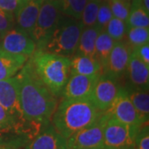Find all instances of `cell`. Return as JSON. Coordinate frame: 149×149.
<instances>
[{
    "mask_svg": "<svg viewBox=\"0 0 149 149\" xmlns=\"http://www.w3.org/2000/svg\"><path fill=\"white\" fill-rule=\"evenodd\" d=\"M16 76L25 120L38 123L49 122L58 104L57 97L38 76L31 59L27 60Z\"/></svg>",
    "mask_w": 149,
    "mask_h": 149,
    "instance_id": "cell-1",
    "label": "cell"
},
{
    "mask_svg": "<svg viewBox=\"0 0 149 149\" xmlns=\"http://www.w3.org/2000/svg\"><path fill=\"white\" fill-rule=\"evenodd\" d=\"M103 113L90 99H62L56 108L52 121L56 130L67 139L95 122Z\"/></svg>",
    "mask_w": 149,
    "mask_h": 149,
    "instance_id": "cell-2",
    "label": "cell"
},
{
    "mask_svg": "<svg viewBox=\"0 0 149 149\" xmlns=\"http://www.w3.org/2000/svg\"><path fill=\"white\" fill-rule=\"evenodd\" d=\"M38 76L56 97L61 93L70 74V58L36 50L30 57Z\"/></svg>",
    "mask_w": 149,
    "mask_h": 149,
    "instance_id": "cell-3",
    "label": "cell"
},
{
    "mask_svg": "<svg viewBox=\"0 0 149 149\" xmlns=\"http://www.w3.org/2000/svg\"><path fill=\"white\" fill-rule=\"evenodd\" d=\"M82 29L83 26L80 20L63 14L42 51L69 58L72 57Z\"/></svg>",
    "mask_w": 149,
    "mask_h": 149,
    "instance_id": "cell-4",
    "label": "cell"
},
{
    "mask_svg": "<svg viewBox=\"0 0 149 149\" xmlns=\"http://www.w3.org/2000/svg\"><path fill=\"white\" fill-rule=\"evenodd\" d=\"M62 15L59 0H43L31 36L37 50L42 51Z\"/></svg>",
    "mask_w": 149,
    "mask_h": 149,
    "instance_id": "cell-5",
    "label": "cell"
},
{
    "mask_svg": "<svg viewBox=\"0 0 149 149\" xmlns=\"http://www.w3.org/2000/svg\"><path fill=\"white\" fill-rule=\"evenodd\" d=\"M109 114L104 112L95 122L76 132L66 139L67 149L103 148L104 128Z\"/></svg>",
    "mask_w": 149,
    "mask_h": 149,
    "instance_id": "cell-6",
    "label": "cell"
},
{
    "mask_svg": "<svg viewBox=\"0 0 149 149\" xmlns=\"http://www.w3.org/2000/svg\"><path fill=\"white\" fill-rule=\"evenodd\" d=\"M139 129L138 127L120 122L109 114L104 128V148L113 149L123 146L134 145L135 136Z\"/></svg>",
    "mask_w": 149,
    "mask_h": 149,
    "instance_id": "cell-7",
    "label": "cell"
},
{
    "mask_svg": "<svg viewBox=\"0 0 149 149\" xmlns=\"http://www.w3.org/2000/svg\"><path fill=\"white\" fill-rule=\"evenodd\" d=\"M0 104L20 125L27 122L22 110L19 85L16 74L10 78L0 80Z\"/></svg>",
    "mask_w": 149,
    "mask_h": 149,
    "instance_id": "cell-8",
    "label": "cell"
},
{
    "mask_svg": "<svg viewBox=\"0 0 149 149\" xmlns=\"http://www.w3.org/2000/svg\"><path fill=\"white\" fill-rule=\"evenodd\" d=\"M0 49L29 58L36 52L37 47L30 35L17 27H13L1 38Z\"/></svg>",
    "mask_w": 149,
    "mask_h": 149,
    "instance_id": "cell-9",
    "label": "cell"
},
{
    "mask_svg": "<svg viewBox=\"0 0 149 149\" xmlns=\"http://www.w3.org/2000/svg\"><path fill=\"white\" fill-rule=\"evenodd\" d=\"M120 89L117 80L101 74L94 87L90 100L99 110L105 112L117 98Z\"/></svg>",
    "mask_w": 149,
    "mask_h": 149,
    "instance_id": "cell-10",
    "label": "cell"
},
{
    "mask_svg": "<svg viewBox=\"0 0 149 149\" xmlns=\"http://www.w3.org/2000/svg\"><path fill=\"white\" fill-rule=\"evenodd\" d=\"M133 49L123 41L116 42L102 68V74L118 80L126 73L128 61Z\"/></svg>",
    "mask_w": 149,
    "mask_h": 149,
    "instance_id": "cell-11",
    "label": "cell"
},
{
    "mask_svg": "<svg viewBox=\"0 0 149 149\" xmlns=\"http://www.w3.org/2000/svg\"><path fill=\"white\" fill-rule=\"evenodd\" d=\"M105 112L118 121L126 124L138 128H140L144 124L130 99L128 98L125 89H120L117 98L114 100L110 108Z\"/></svg>",
    "mask_w": 149,
    "mask_h": 149,
    "instance_id": "cell-12",
    "label": "cell"
},
{
    "mask_svg": "<svg viewBox=\"0 0 149 149\" xmlns=\"http://www.w3.org/2000/svg\"><path fill=\"white\" fill-rule=\"evenodd\" d=\"M100 74H70L61 93L62 99H90Z\"/></svg>",
    "mask_w": 149,
    "mask_h": 149,
    "instance_id": "cell-13",
    "label": "cell"
},
{
    "mask_svg": "<svg viewBox=\"0 0 149 149\" xmlns=\"http://www.w3.org/2000/svg\"><path fill=\"white\" fill-rule=\"evenodd\" d=\"M43 0H27L15 14L17 27L30 36L35 27Z\"/></svg>",
    "mask_w": 149,
    "mask_h": 149,
    "instance_id": "cell-14",
    "label": "cell"
},
{
    "mask_svg": "<svg viewBox=\"0 0 149 149\" xmlns=\"http://www.w3.org/2000/svg\"><path fill=\"white\" fill-rule=\"evenodd\" d=\"M25 149H67L66 139L52 124L32 139Z\"/></svg>",
    "mask_w": 149,
    "mask_h": 149,
    "instance_id": "cell-15",
    "label": "cell"
},
{
    "mask_svg": "<svg viewBox=\"0 0 149 149\" xmlns=\"http://www.w3.org/2000/svg\"><path fill=\"white\" fill-rule=\"evenodd\" d=\"M126 72L131 84L136 88L148 89L149 65L143 62L133 53L130 55Z\"/></svg>",
    "mask_w": 149,
    "mask_h": 149,
    "instance_id": "cell-16",
    "label": "cell"
},
{
    "mask_svg": "<svg viewBox=\"0 0 149 149\" xmlns=\"http://www.w3.org/2000/svg\"><path fill=\"white\" fill-rule=\"evenodd\" d=\"M28 57L7 52L0 49V80L14 76L27 62Z\"/></svg>",
    "mask_w": 149,
    "mask_h": 149,
    "instance_id": "cell-17",
    "label": "cell"
},
{
    "mask_svg": "<svg viewBox=\"0 0 149 149\" xmlns=\"http://www.w3.org/2000/svg\"><path fill=\"white\" fill-rule=\"evenodd\" d=\"M102 74V65L95 57L74 55L70 57V74L98 75Z\"/></svg>",
    "mask_w": 149,
    "mask_h": 149,
    "instance_id": "cell-18",
    "label": "cell"
},
{
    "mask_svg": "<svg viewBox=\"0 0 149 149\" xmlns=\"http://www.w3.org/2000/svg\"><path fill=\"white\" fill-rule=\"evenodd\" d=\"M101 30L97 27H83L74 55L87 56L95 58L96 38Z\"/></svg>",
    "mask_w": 149,
    "mask_h": 149,
    "instance_id": "cell-19",
    "label": "cell"
},
{
    "mask_svg": "<svg viewBox=\"0 0 149 149\" xmlns=\"http://www.w3.org/2000/svg\"><path fill=\"white\" fill-rule=\"evenodd\" d=\"M128 98L137 110L144 123L148 122L149 117V95L148 89L136 88L125 89Z\"/></svg>",
    "mask_w": 149,
    "mask_h": 149,
    "instance_id": "cell-20",
    "label": "cell"
},
{
    "mask_svg": "<svg viewBox=\"0 0 149 149\" xmlns=\"http://www.w3.org/2000/svg\"><path fill=\"white\" fill-rule=\"evenodd\" d=\"M116 42L108 35L105 30H101L95 42V58L101 64L102 68L111 52Z\"/></svg>",
    "mask_w": 149,
    "mask_h": 149,
    "instance_id": "cell-21",
    "label": "cell"
},
{
    "mask_svg": "<svg viewBox=\"0 0 149 149\" xmlns=\"http://www.w3.org/2000/svg\"><path fill=\"white\" fill-rule=\"evenodd\" d=\"M130 12L126 21L128 27H149V13L143 10L138 3L131 1Z\"/></svg>",
    "mask_w": 149,
    "mask_h": 149,
    "instance_id": "cell-22",
    "label": "cell"
},
{
    "mask_svg": "<svg viewBox=\"0 0 149 149\" xmlns=\"http://www.w3.org/2000/svg\"><path fill=\"white\" fill-rule=\"evenodd\" d=\"M127 43L133 49L136 47L149 42V27H128L126 36Z\"/></svg>",
    "mask_w": 149,
    "mask_h": 149,
    "instance_id": "cell-23",
    "label": "cell"
},
{
    "mask_svg": "<svg viewBox=\"0 0 149 149\" xmlns=\"http://www.w3.org/2000/svg\"><path fill=\"white\" fill-rule=\"evenodd\" d=\"M100 3L101 0H88L80 19L83 27L96 26L97 15Z\"/></svg>",
    "mask_w": 149,
    "mask_h": 149,
    "instance_id": "cell-24",
    "label": "cell"
},
{
    "mask_svg": "<svg viewBox=\"0 0 149 149\" xmlns=\"http://www.w3.org/2000/svg\"><path fill=\"white\" fill-rule=\"evenodd\" d=\"M62 13L80 20L88 0H59Z\"/></svg>",
    "mask_w": 149,
    "mask_h": 149,
    "instance_id": "cell-25",
    "label": "cell"
},
{
    "mask_svg": "<svg viewBox=\"0 0 149 149\" xmlns=\"http://www.w3.org/2000/svg\"><path fill=\"white\" fill-rule=\"evenodd\" d=\"M127 29H128V26L126 22L113 17L108 22V24L104 28L108 35L113 38L115 42L123 41L125 38Z\"/></svg>",
    "mask_w": 149,
    "mask_h": 149,
    "instance_id": "cell-26",
    "label": "cell"
},
{
    "mask_svg": "<svg viewBox=\"0 0 149 149\" xmlns=\"http://www.w3.org/2000/svg\"><path fill=\"white\" fill-rule=\"evenodd\" d=\"M109 7L113 17L126 22L130 12L131 2L125 0H109Z\"/></svg>",
    "mask_w": 149,
    "mask_h": 149,
    "instance_id": "cell-27",
    "label": "cell"
},
{
    "mask_svg": "<svg viewBox=\"0 0 149 149\" xmlns=\"http://www.w3.org/2000/svg\"><path fill=\"white\" fill-rule=\"evenodd\" d=\"M112 17H113V14H112L111 9L109 7V0H101L99 11H98L96 26L100 30H104Z\"/></svg>",
    "mask_w": 149,
    "mask_h": 149,
    "instance_id": "cell-28",
    "label": "cell"
},
{
    "mask_svg": "<svg viewBox=\"0 0 149 149\" xmlns=\"http://www.w3.org/2000/svg\"><path fill=\"white\" fill-rule=\"evenodd\" d=\"M134 147L136 149H149V128L148 123L139 128L134 139Z\"/></svg>",
    "mask_w": 149,
    "mask_h": 149,
    "instance_id": "cell-29",
    "label": "cell"
},
{
    "mask_svg": "<svg viewBox=\"0 0 149 149\" xmlns=\"http://www.w3.org/2000/svg\"><path fill=\"white\" fill-rule=\"evenodd\" d=\"M15 25V15L12 13L0 9V37L5 34Z\"/></svg>",
    "mask_w": 149,
    "mask_h": 149,
    "instance_id": "cell-30",
    "label": "cell"
},
{
    "mask_svg": "<svg viewBox=\"0 0 149 149\" xmlns=\"http://www.w3.org/2000/svg\"><path fill=\"white\" fill-rule=\"evenodd\" d=\"M20 125L17 120L0 104V130L15 128Z\"/></svg>",
    "mask_w": 149,
    "mask_h": 149,
    "instance_id": "cell-31",
    "label": "cell"
},
{
    "mask_svg": "<svg viewBox=\"0 0 149 149\" xmlns=\"http://www.w3.org/2000/svg\"><path fill=\"white\" fill-rule=\"evenodd\" d=\"M26 1L27 0H0V9L12 13L15 15Z\"/></svg>",
    "mask_w": 149,
    "mask_h": 149,
    "instance_id": "cell-32",
    "label": "cell"
},
{
    "mask_svg": "<svg viewBox=\"0 0 149 149\" xmlns=\"http://www.w3.org/2000/svg\"><path fill=\"white\" fill-rule=\"evenodd\" d=\"M133 52L143 62L149 65V42L134 47L133 49Z\"/></svg>",
    "mask_w": 149,
    "mask_h": 149,
    "instance_id": "cell-33",
    "label": "cell"
},
{
    "mask_svg": "<svg viewBox=\"0 0 149 149\" xmlns=\"http://www.w3.org/2000/svg\"><path fill=\"white\" fill-rule=\"evenodd\" d=\"M134 2L138 3V4L143 10H145L147 13H149V0H137V1H134Z\"/></svg>",
    "mask_w": 149,
    "mask_h": 149,
    "instance_id": "cell-34",
    "label": "cell"
},
{
    "mask_svg": "<svg viewBox=\"0 0 149 149\" xmlns=\"http://www.w3.org/2000/svg\"><path fill=\"white\" fill-rule=\"evenodd\" d=\"M113 149H136L134 145H128V146H123V147H119V148H113Z\"/></svg>",
    "mask_w": 149,
    "mask_h": 149,
    "instance_id": "cell-35",
    "label": "cell"
},
{
    "mask_svg": "<svg viewBox=\"0 0 149 149\" xmlns=\"http://www.w3.org/2000/svg\"><path fill=\"white\" fill-rule=\"evenodd\" d=\"M0 149H15V148H11V147H8V146H7V145H2V144H0Z\"/></svg>",
    "mask_w": 149,
    "mask_h": 149,
    "instance_id": "cell-36",
    "label": "cell"
},
{
    "mask_svg": "<svg viewBox=\"0 0 149 149\" xmlns=\"http://www.w3.org/2000/svg\"><path fill=\"white\" fill-rule=\"evenodd\" d=\"M125 1H129V2H131V0H125Z\"/></svg>",
    "mask_w": 149,
    "mask_h": 149,
    "instance_id": "cell-37",
    "label": "cell"
},
{
    "mask_svg": "<svg viewBox=\"0 0 149 149\" xmlns=\"http://www.w3.org/2000/svg\"><path fill=\"white\" fill-rule=\"evenodd\" d=\"M131 1H137V0H131Z\"/></svg>",
    "mask_w": 149,
    "mask_h": 149,
    "instance_id": "cell-38",
    "label": "cell"
},
{
    "mask_svg": "<svg viewBox=\"0 0 149 149\" xmlns=\"http://www.w3.org/2000/svg\"><path fill=\"white\" fill-rule=\"evenodd\" d=\"M1 38H2V37H0V41H1Z\"/></svg>",
    "mask_w": 149,
    "mask_h": 149,
    "instance_id": "cell-39",
    "label": "cell"
},
{
    "mask_svg": "<svg viewBox=\"0 0 149 149\" xmlns=\"http://www.w3.org/2000/svg\"><path fill=\"white\" fill-rule=\"evenodd\" d=\"M94 149H100V148H94Z\"/></svg>",
    "mask_w": 149,
    "mask_h": 149,
    "instance_id": "cell-40",
    "label": "cell"
},
{
    "mask_svg": "<svg viewBox=\"0 0 149 149\" xmlns=\"http://www.w3.org/2000/svg\"><path fill=\"white\" fill-rule=\"evenodd\" d=\"M100 149H104V148H100Z\"/></svg>",
    "mask_w": 149,
    "mask_h": 149,
    "instance_id": "cell-41",
    "label": "cell"
}]
</instances>
